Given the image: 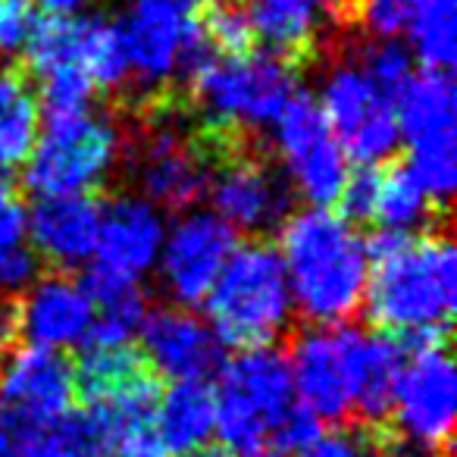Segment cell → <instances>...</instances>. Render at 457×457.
<instances>
[{
	"instance_id": "obj_1",
	"label": "cell",
	"mask_w": 457,
	"mask_h": 457,
	"mask_svg": "<svg viewBox=\"0 0 457 457\" xmlns=\"http://www.w3.org/2000/svg\"><path fill=\"white\" fill-rule=\"evenodd\" d=\"M367 317L401 348H445L457 301V254L445 228L376 232L367 242Z\"/></svg>"
},
{
	"instance_id": "obj_2",
	"label": "cell",
	"mask_w": 457,
	"mask_h": 457,
	"mask_svg": "<svg viewBox=\"0 0 457 457\" xmlns=\"http://www.w3.org/2000/svg\"><path fill=\"white\" fill-rule=\"evenodd\" d=\"M282 267L292 304L311 323H345L367 292V245L338 210H301L282 222Z\"/></svg>"
},
{
	"instance_id": "obj_3",
	"label": "cell",
	"mask_w": 457,
	"mask_h": 457,
	"mask_svg": "<svg viewBox=\"0 0 457 457\" xmlns=\"http://www.w3.org/2000/svg\"><path fill=\"white\" fill-rule=\"evenodd\" d=\"M207 317L220 345L242 351L270 348L292 317V292L279 251L263 238L232 251L207 295Z\"/></svg>"
},
{
	"instance_id": "obj_4",
	"label": "cell",
	"mask_w": 457,
	"mask_h": 457,
	"mask_svg": "<svg viewBox=\"0 0 457 457\" xmlns=\"http://www.w3.org/2000/svg\"><path fill=\"white\" fill-rule=\"evenodd\" d=\"M216 401V429L222 436V448L236 457H263L292 411L295 386L288 357L276 348L242 351L236 361L222 367V382Z\"/></svg>"
},
{
	"instance_id": "obj_5",
	"label": "cell",
	"mask_w": 457,
	"mask_h": 457,
	"mask_svg": "<svg viewBox=\"0 0 457 457\" xmlns=\"http://www.w3.org/2000/svg\"><path fill=\"white\" fill-rule=\"evenodd\" d=\"M197 107L210 126L251 135L276 122L295 95V70L273 54L210 57L188 79Z\"/></svg>"
},
{
	"instance_id": "obj_6",
	"label": "cell",
	"mask_w": 457,
	"mask_h": 457,
	"mask_svg": "<svg viewBox=\"0 0 457 457\" xmlns=\"http://www.w3.org/2000/svg\"><path fill=\"white\" fill-rule=\"evenodd\" d=\"M120 160V129L104 116L70 113L47 116L26 166V185L38 197L88 195Z\"/></svg>"
},
{
	"instance_id": "obj_7",
	"label": "cell",
	"mask_w": 457,
	"mask_h": 457,
	"mask_svg": "<svg viewBox=\"0 0 457 457\" xmlns=\"http://www.w3.org/2000/svg\"><path fill=\"white\" fill-rule=\"evenodd\" d=\"M454 110V79L445 70H413L395 95L398 132L411 145V172L442 213L457 185Z\"/></svg>"
},
{
	"instance_id": "obj_8",
	"label": "cell",
	"mask_w": 457,
	"mask_h": 457,
	"mask_svg": "<svg viewBox=\"0 0 457 457\" xmlns=\"http://www.w3.org/2000/svg\"><path fill=\"white\" fill-rule=\"evenodd\" d=\"M204 0H132V13L120 26L129 57V76H135L151 101L170 95V82L185 76L191 51L201 41Z\"/></svg>"
},
{
	"instance_id": "obj_9",
	"label": "cell",
	"mask_w": 457,
	"mask_h": 457,
	"mask_svg": "<svg viewBox=\"0 0 457 457\" xmlns=\"http://www.w3.org/2000/svg\"><path fill=\"white\" fill-rule=\"evenodd\" d=\"M320 110L348 160L361 166H382L392 160L401 138L395 101L382 95L357 63H338L329 72Z\"/></svg>"
},
{
	"instance_id": "obj_10",
	"label": "cell",
	"mask_w": 457,
	"mask_h": 457,
	"mask_svg": "<svg viewBox=\"0 0 457 457\" xmlns=\"http://www.w3.org/2000/svg\"><path fill=\"white\" fill-rule=\"evenodd\" d=\"M163 216L145 197H113L101 210V236H97L95 263L82 288L88 298L104 301L122 288L138 286V279L157 263L163 248Z\"/></svg>"
},
{
	"instance_id": "obj_11",
	"label": "cell",
	"mask_w": 457,
	"mask_h": 457,
	"mask_svg": "<svg viewBox=\"0 0 457 457\" xmlns=\"http://www.w3.org/2000/svg\"><path fill=\"white\" fill-rule=\"evenodd\" d=\"M276 145L295 179V188L320 210H329L342 201L348 185V157L332 138L320 101L295 91L292 101L276 116Z\"/></svg>"
},
{
	"instance_id": "obj_12",
	"label": "cell",
	"mask_w": 457,
	"mask_h": 457,
	"mask_svg": "<svg viewBox=\"0 0 457 457\" xmlns=\"http://www.w3.org/2000/svg\"><path fill=\"white\" fill-rule=\"evenodd\" d=\"M454 363L445 348L413 351V361L401 367L395 386L392 413L398 420L401 438L436 454H451L454 429Z\"/></svg>"
},
{
	"instance_id": "obj_13",
	"label": "cell",
	"mask_w": 457,
	"mask_h": 457,
	"mask_svg": "<svg viewBox=\"0 0 457 457\" xmlns=\"http://www.w3.org/2000/svg\"><path fill=\"white\" fill-rule=\"evenodd\" d=\"M210 197H213L216 216L232 232H251V236L282 228L288 216V201H292L286 182L276 176L257 141L232 154L213 172Z\"/></svg>"
},
{
	"instance_id": "obj_14",
	"label": "cell",
	"mask_w": 457,
	"mask_h": 457,
	"mask_svg": "<svg viewBox=\"0 0 457 457\" xmlns=\"http://www.w3.org/2000/svg\"><path fill=\"white\" fill-rule=\"evenodd\" d=\"M232 251H236V232L216 213L182 216L160 248V273L166 292L185 307L207 301Z\"/></svg>"
},
{
	"instance_id": "obj_15",
	"label": "cell",
	"mask_w": 457,
	"mask_h": 457,
	"mask_svg": "<svg viewBox=\"0 0 457 457\" xmlns=\"http://www.w3.org/2000/svg\"><path fill=\"white\" fill-rule=\"evenodd\" d=\"M72 401H76L72 363L60 351L29 345L4 361L0 407L20 417L22 423L45 429L70 413Z\"/></svg>"
},
{
	"instance_id": "obj_16",
	"label": "cell",
	"mask_w": 457,
	"mask_h": 457,
	"mask_svg": "<svg viewBox=\"0 0 457 457\" xmlns=\"http://www.w3.org/2000/svg\"><path fill=\"white\" fill-rule=\"evenodd\" d=\"M363 0H248L254 38L273 51L282 63L295 66L311 57L320 26L332 22H357Z\"/></svg>"
},
{
	"instance_id": "obj_17",
	"label": "cell",
	"mask_w": 457,
	"mask_h": 457,
	"mask_svg": "<svg viewBox=\"0 0 457 457\" xmlns=\"http://www.w3.org/2000/svg\"><path fill=\"white\" fill-rule=\"evenodd\" d=\"M145 361L157 376L176 382H204L222 370V345L204 320L188 311L166 307L145 320Z\"/></svg>"
},
{
	"instance_id": "obj_18",
	"label": "cell",
	"mask_w": 457,
	"mask_h": 457,
	"mask_svg": "<svg viewBox=\"0 0 457 457\" xmlns=\"http://www.w3.org/2000/svg\"><path fill=\"white\" fill-rule=\"evenodd\" d=\"M338 345L351 411L361 413L363 426H388L395 386L404 367V348L388 336H363L357 329H338Z\"/></svg>"
},
{
	"instance_id": "obj_19",
	"label": "cell",
	"mask_w": 457,
	"mask_h": 457,
	"mask_svg": "<svg viewBox=\"0 0 457 457\" xmlns=\"http://www.w3.org/2000/svg\"><path fill=\"white\" fill-rule=\"evenodd\" d=\"M26 228L35 254L57 267H76L95 257L101 236V204L88 195L38 197L26 213Z\"/></svg>"
},
{
	"instance_id": "obj_20",
	"label": "cell",
	"mask_w": 457,
	"mask_h": 457,
	"mask_svg": "<svg viewBox=\"0 0 457 457\" xmlns=\"http://www.w3.org/2000/svg\"><path fill=\"white\" fill-rule=\"evenodd\" d=\"M95 320V301L82 282L70 276H47L20 304V332L35 348L60 351L79 345Z\"/></svg>"
},
{
	"instance_id": "obj_21",
	"label": "cell",
	"mask_w": 457,
	"mask_h": 457,
	"mask_svg": "<svg viewBox=\"0 0 457 457\" xmlns=\"http://www.w3.org/2000/svg\"><path fill=\"white\" fill-rule=\"evenodd\" d=\"M288 370H292V386L301 395V404L317 420H345L351 413L338 329L301 332L295 338Z\"/></svg>"
},
{
	"instance_id": "obj_22",
	"label": "cell",
	"mask_w": 457,
	"mask_h": 457,
	"mask_svg": "<svg viewBox=\"0 0 457 457\" xmlns=\"http://www.w3.org/2000/svg\"><path fill=\"white\" fill-rule=\"evenodd\" d=\"M216 423V401L204 382H176L166 395H160L154 429L163 442L166 454H188L207 442Z\"/></svg>"
},
{
	"instance_id": "obj_23",
	"label": "cell",
	"mask_w": 457,
	"mask_h": 457,
	"mask_svg": "<svg viewBox=\"0 0 457 457\" xmlns=\"http://www.w3.org/2000/svg\"><path fill=\"white\" fill-rule=\"evenodd\" d=\"M41 107L22 70H0V176L20 170L38 141Z\"/></svg>"
},
{
	"instance_id": "obj_24",
	"label": "cell",
	"mask_w": 457,
	"mask_h": 457,
	"mask_svg": "<svg viewBox=\"0 0 457 457\" xmlns=\"http://www.w3.org/2000/svg\"><path fill=\"white\" fill-rule=\"evenodd\" d=\"M429 207L436 204L426 197L420 182L413 179L407 163H382L373 176V201H370V220L379 232H407L429 220ZM442 213V210H438Z\"/></svg>"
},
{
	"instance_id": "obj_25",
	"label": "cell",
	"mask_w": 457,
	"mask_h": 457,
	"mask_svg": "<svg viewBox=\"0 0 457 457\" xmlns=\"http://www.w3.org/2000/svg\"><path fill=\"white\" fill-rule=\"evenodd\" d=\"M457 0H411L407 4V38L426 70L451 72L457 60Z\"/></svg>"
},
{
	"instance_id": "obj_26",
	"label": "cell",
	"mask_w": 457,
	"mask_h": 457,
	"mask_svg": "<svg viewBox=\"0 0 457 457\" xmlns=\"http://www.w3.org/2000/svg\"><path fill=\"white\" fill-rule=\"evenodd\" d=\"M147 373H154L151 363L145 361L141 351H132L129 345H122V348H85V354L72 367L76 398L91 404V401H101L120 388L132 386L135 379Z\"/></svg>"
},
{
	"instance_id": "obj_27",
	"label": "cell",
	"mask_w": 457,
	"mask_h": 457,
	"mask_svg": "<svg viewBox=\"0 0 457 457\" xmlns=\"http://www.w3.org/2000/svg\"><path fill=\"white\" fill-rule=\"evenodd\" d=\"M147 320V298L138 286L122 288L95 304V320L85 332V348H122L129 338L138 336Z\"/></svg>"
},
{
	"instance_id": "obj_28",
	"label": "cell",
	"mask_w": 457,
	"mask_h": 457,
	"mask_svg": "<svg viewBox=\"0 0 457 457\" xmlns=\"http://www.w3.org/2000/svg\"><path fill=\"white\" fill-rule=\"evenodd\" d=\"M26 457H110L85 413H66L35 436Z\"/></svg>"
},
{
	"instance_id": "obj_29",
	"label": "cell",
	"mask_w": 457,
	"mask_h": 457,
	"mask_svg": "<svg viewBox=\"0 0 457 457\" xmlns=\"http://www.w3.org/2000/svg\"><path fill=\"white\" fill-rule=\"evenodd\" d=\"M367 79L395 101L404 82L413 76V63H411V54L407 47H401L398 41H373V45H363L361 60H357Z\"/></svg>"
},
{
	"instance_id": "obj_30",
	"label": "cell",
	"mask_w": 457,
	"mask_h": 457,
	"mask_svg": "<svg viewBox=\"0 0 457 457\" xmlns=\"http://www.w3.org/2000/svg\"><path fill=\"white\" fill-rule=\"evenodd\" d=\"M388 426H361L329 436H317L301 457H379V436Z\"/></svg>"
},
{
	"instance_id": "obj_31",
	"label": "cell",
	"mask_w": 457,
	"mask_h": 457,
	"mask_svg": "<svg viewBox=\"0 0 457 457\" xmlns=\"http://www.w3.org/2000/svg\"><path fill=\"white\" fill-rule=\"evenodd\" d=\"M407 4L411 0H363L361 22L382 41H395L407 26Z\"/></svg>"
},
{
	"instance_id": "obj_32",
	"label": "cell",
	"mask_w": 457,
	"mask_h": 457,
	"mask_svg": "<svg viewBox=\"0 0 457 457\" xmlns=\"http://www.w3.org/2000/svg\"><path fill=\"white\" fill-rule=\"evenodd\" d=\"M35 0H0V51H16L26 45L35 26Z\"/></svg>"
},
{
	"instance_id": "obj_33",
	"label": "cell",
	"mask_w": 457,
	"mask_h": 457,
	"mask_svg": "<svg viewBox=\"0 0 457 457\" xmlns=\"http://www.w3.org/2000/svg\"><path fill=\"white\" fill-rule=\"evenodd\" d=\"M38 276V254L22 245L0 254V295L20 292Z\"/></svg>"
},
{
	"instance_id": "obj_34",
	"label": "cell",
	"mask_w": 457,
	"mask_h": 457,
	"mask_svg": "<svg viewBox=\"0 0 457 457\" xmlns=\"http://www.w3.org/2000/svg\"><path fill=\"white\" fill-rule=\"evenodd\" d=\"M22 236H26V207H22V197L16 195L13 185L0 182V254L22 245Z\"/></svg>"
},
{
	"instance_id": "obj_35",
	"label": "cell",
	"mask_w": 457,
	"mask_h": 457,
	"mask_svg": "<svg viewBox=\"0 0 457 457\" xmlns=\"http://www.w3.org/2000/svg\"><path fill=\"white\" fill-rule=\"evenodd\" d=\"M38 432L41 429L22 423L20 417H13V413L0 407V457H26Z\"/></svg>"
},
{
	"instance_id": "obj_36",
	"label": "cell",
	"mask_w": 457,
	"mask_h": 457,
	"mask_svg": "<svg viewBox=\"0 0 457 457\" xmlns=\"http://www.w3.org/2000/svg\"><path fill=\"white\" fill-rule=\"evenodd\" d=\"M16 336H20V304L10 295H0V357Z\"/></svg>"
},
{
	"instance_id": "obj_37",
	"label": "cell",
	"mask_w": 457,
	"mask_h": 457,
	"mask_svg": "<svg viewBox=\"0 0 457 457\" xmlns=\"http://www.w3.org/2000/svg\"><path fill=\"white\" fill-rule=\"evenodd\" d=\"M182 457H236V454H228L222 445H201V448L188 451V454H182Z\"/></svg>"
},
{
	"instance_id": "obj_38",
	"label": "cell",
	"mask_w": 457,
	"mask_h": 457,
	"mask_svg": "<svg viewBox=\"0 0 457 457\" xmlns=\"http://www.w3.org/2000/svg\"><path fill=\"white\" fill-rule=\"evenodd\" d=\"M263 457H279V454H263Z\"/></svg>"
}]
</instances>
